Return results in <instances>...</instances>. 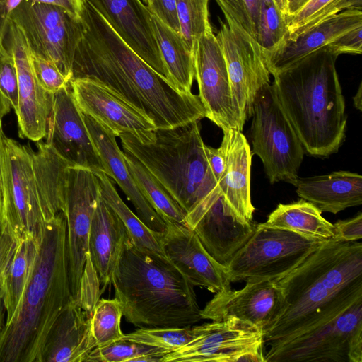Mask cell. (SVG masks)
Masks as SVG:
<instances>
[{"instance_id": "obj_57", "label": "cell", "mask_w": 362, "mask_h": 362, "mask_svg": "<svg viewBox=\"0 0 362 362\" xmlns=\"http://www.w3.org/2000/svg\"><path fill=\"white\" fill-rule=\"evenodd\" d=\"M361 83L360 84L358 89L354 97V105L359 110H361Z\"/></svg>"}, {"instance_id": "obj_38", "label": "cell", "mask_w": 362, "mask_h": 362, "mask_svg": "<svg viewBox=\"0 0 362 362\" xmlns=\"http://www.w3.org/2000/svg\"><path fill=\"white\" fill-rule=\"evenodd\" d=\"M202 325L180 327H139L124 334L122 339L156 346L171 352L196 338L202 332Z\"/></svg>"}, {"instance_id": "obj_24", "label": "cell", "mask_w": 362, "mask_h": 362, "mask_svg": "<svg viewBox=\"0 0 362 362\" xmlns=\"http://www.w3.org/2000/svg\"><path fill=\"white\" fill-rule=\"evenodd\" d=\"M360 26H362L361 8H349L323 21L293 40L284 39L274 51L264 54L270 74L292 66L311 54L326 48L342 34Z\"/></svg>"}, {"instance_id": "obj_47", "label": "cell", "mask_w": 362, "mask_h": 362, "mask_svg": "<svg viewBox=\"0 0 362 362\" xmlns=\"http://www.w3.org/2000/svg\"><path fill=\"white\" fill-rule=\"evenodd\" d=\"M17 239L6 226L0 235V286L4 274L15 252Z\"/></svg>"}, {"instance_id": "obj_58", "label": "cell", "mask_w": 362, "mask_h": 362, "mask_svg": "<svg viewBox=\"0 0 362 362\" xmlns=\"http://www.w3.org/2000/svg\"><path fill=\"white\" fill-rule=\"evenodd\" d=\"M295 0H288V13H289V11L293 4Z\"/></svg>"}, {"instance_id": "obj_52", "label": "cell", "mask_w": 362, "mask_h": 362, "mask_svg": "<svg viewBox=\"0 0 362 362\" xmlns=\"http://www.w3.org/2000/svg\"><path fill=\"white\" fill-rule=\"evenodd\" d=\"M12 108L11 104L0 90V185L1 187V163L3 152V139L5 134L3 132L2 121Z\"/></svg>"}, {"instance_id": "obj_59", "label": "cell", "mask_w": 362, "mask_h": 362, "mask_svg": "<svg viewBox=\"0 0 362 362\" xmlns=\"http://www.w3.org/2000/svg\"><path fill=\"white\" fill-rule=\"evenodd\" d=\"M143 1H145L146 5H147L150 0H143Z\"/></svg>"}, {"instance_id": "obj_5", "label": "cell", "mask_w": 362, "mask_h": 362, "mask_svg": "<svg viewBox=\"0 0 362 362\" xmlns=\"http://www.w3.org/2000/svg\"><path fill=\"white\" fill-rule=\"evenodd\" d=\"M337 57L325 48L272 75L284 111L304 150L313 156L337 152L345 137L347 117Z\"/></svg>"}, {"instance_id": "obj_3", "label": "cell", "mask_w": 362, "mask_h": 362, "mask_svg": "<svg viewBox=\"0 0 362 362\" xmlns=\"http://www.w3.org/2000/svg\"><path fill=\"white\" fill-rule=\"evenodd\" d=\"M16 313L0 334V362H40L47 334L73 298L69 277L66 221L63 212L46 221Z\"/></svg>"}, {"instance_id": "obj_19", "label": "cell", "mask_w": 362, "mask_h": 362, "mask_svg": "<svg viewBox=\"0 0 362 362\" xmlns=\"http://www.w3.org/2000/svg\"><path fill=\"white\" fill-rule=\"evenodd\" d=\"M185 224L194 232L208 253L226 266L254 233L257 223L238 217L221 192L185 216Z\"/></svg>"}, {"instance_id": "obj_2", "label": "cell", "mask_w": 362, "mask_h": 362, "mask_svg": "<svg viewBox=\"0 0 362 362\" xmlns=\"http://www.w3.org/2000/svg\"><path fill=\"white\" fill-rule=\"evenodd\" d=\"M274 281L284 301L280 314L264 332L268 344L316 328L362 298V243L325 241Z\"/></svg>"}, {"instance_id": "obj_10", "label": "cell", "mask_w": 362, "mask_h": 362, "mask_svg": "<svg viewBox=\"0 0 362 362\" xmlns=\"http://www.w3.org/2000/svg\"><path fill=\"white\" fill-rule=\"evenodd\" d=\"M11 20L22 31L30 53L53 63L71 81L83 32L81 17L57 6L23 0Z\"/></svg>"}, {"instance_id": "obj_26", "label": "cell", "mask_w": 362, "mask_h": 362, "mask_svg": "<svg viewBox=\"0 0 362 362\" xmlns=\"http://www.w3.org/2000/svg\"><path fill=\"white\" fill-rule=\"evenodd\" d=\"M95 348L90 334V313L72 300L52 325L40 362H86Z\"/></svg>"}, {"instance_id": "obj_48", "label": "cell", "mask_w": 362, "mask_h": 362, "mask_svg": "<svg viewBox=\"0 0 362 362\" xmlns=\"http://www.w3.org/2000/svg\"><path fill=\"white\" fill-rule=\"evenodd\" d=\"M23 0H0V51L4 49V39L11 23L13 12Z\"/></svg>"}, {"instance_id": "obj_28", "label": "cell", "mask_w": 362, "mask_h": 362, "mask_svg": "<svg viewBox=\"0 0 362 362\" xmlns=\"http://www.w3.org/2000/svg\"><path fill=\"white\" fill-rule=\"evenodd\" d=\"M297 194L322 212L334 214L362 204V176L337 171L310 177H297L293 184Z\"/></svg>"}, {"instance_id": "obj_42", "label": "cell", "mask_w": 362, "mask_h": 362, "mask_svg": "<svg viewBox=\"0 0 362 362\" xmlns=\"http://www.w3.org/2000/svg\"><path fill=\"white\" fill-rule=\"evenodd\" d=\"M0 90L16 111L18 105V74L12 56L0 51Z\"/></svg>"}, {"instance_id": "obj_14", "label": "cell", "mask_w": 362, "mask_h": 362, "mask_svg": "<svg viewBox=\"0 0 362 362\" xmlns=\"http://www.w3.org/2000/svg\"><path fill=\"white\" fill-rule=\"evenodd\" d=\"M69 83L81 112L115 136L128 133L143 144L155 141L153 120L110 88L89 78H74Z\"/></svg>"}, {"instance_id": "obj_53", "label": "cell", "mask_w": 362, "mask_h": 362, "mask_svg": "<svg viewBox=\"0 0 362 362\" xmlns=\"http://www.w3.org/2000/svg\"><path fill=\"white\" fill-rule=\"evenodd\" d=\"M6 227V219L4 209V202L1 187L0 185V235L4 231Z\"/></svg>"}, {"instance_id": "obj_55", "label": "cell", "mask_w": 362, "mask_h": 362, "mask_svg": "<svg viewBox=\"0 0 362 362\" xmlns=\"http://www.w3.org/2000/svg\"><path fill=\"white\" fill-rule=\"evenodd\" d=\"M308 1V0H295L289 11L288 16H292L296 13Z\"/></svg>"}, {"instance_id": "obj_17", "label": "cell", "mask_w": 362, "mask_h": 362, "mask_svg": "<svg viewBox=\"0 0 362 362\" xmlns=\"http://www.w3.org/2000/svg\"><path fill=\"white\" fill-rule=\"evenodd\" d=\"M45 138V142L71 165L104 171L70 83L54 94Z\"/></svg>"}, {"instance_id": "obj_39", "label": "cell", "mask_w": 362, "mask_h": 362, "mask_svg": "<svg viewBox=\"0 0 362 362\" xmlns=\"http://www.w3.org/2000/svg\"><path fill=\"white\" fill-rule=\"evenodd\" d=\"M209 0H176L180 34L194 51L199 39L212 29L209 16Z\"/></svg>"}, {"instance_id": "obj_27", "label": "cell", "mask_w": 362, "mask_h": 362, "mask_svg": "<svg viewBox=\"0 0 362 362\" xmlns=\"http://www.w3.org/2000/svg\"><path fill=\"white\" fill-rule=\"evenodd\" d=\"M127 235L122 221L100 196L91 221L88 260L103 291L110 284Z\"/></svg>"}, {"instance_id": "obj_50", "label": "cell", "mask_w": 362, "mask_h": 362, "mask_svg": "<svg viewBox=\"0 0 362 362\" xmlns=\"http://www.w3.org/2000/svg\"><path fill=\"white\" fill-rule=\"evenodd\" d=\"M35 3L57 6L66 10L71 14L80 17L84 0H27Z\"/></svg>"}, {"instance_id": "obj_37", "label": "cell", "mask_w": 362, "mask_h": 362, "mask_svg": "<svg viewBox=\"0 0 362 362\" xmlns=\"http://www.w3.org/2000/svg\"><path fill=\"white\" fill-rule=\"evenodd\" d=\"M168 353L160 348L121 339L93 349L86 362H161Z\"/></svg>"}, {"instance_id": "obj_51", "label": "cell", "mask_w": 362, "mask_h": 362, "mask_svg": "<svg viewBox=\"0 0 362 362\" xmlns=\"http://www.w3.org/2000/svg\"><path fill=\"white\" fill-rule=\"evenodd\" d=\"M252 27L253 37L256 40L257 35L260 0H243Z\"/></svg>"}, {"instance_id": "obj_13", "label": "cell", "mask_w": 362, "mask_h": 362, "mask_svg": "<svg viewBox=\"0 0 362 362\" xmlns=\"http://www.w3.org/2000/svg\"><path fill=\"white\" fill-rule=\"evenodd\" d=\"M64 196L69 277L73 298L77 302L88 257L91 221L100 196L97 176L88 168L69 166Z\"/></svg>"}, {"instance_id": "obj_34", "label": "cell", "mask_w": 362, "mask_h": 362, "mask_svg": "<svg viewBox=\"0 0 362 362\" xmlns=\"http://www.w3.org/2000/svg\"><path fill=\"white\" fill-rule=\"evenodd\" d=\"M127 167L140 191L162 217L186 226V214L162 184L132 154L124 150Z\"/></svg>"}, {"instance_id": "obj_29", "label": "cell", "mask_w": 362, "mask_h": 362, "mask_svg": "<svg viewBox=\"0 0 362 362\" xmlns=\"http://www.w3.org/2000/svg\"><path fill=\"white\" fill-rule=\"evenodd\" d=\"M36 142L33 162L42 209L47 221L65 211L64 183L66 169L71 165L45 141Z\"/></svg>"}, {"instance_id": "obj_22", "label": "cell", "mask_w": 362, "mask_h": 362, "mask_svg": "<svg viewBox=\"0 0 362 362\" xmlns=\"http://www.w3.org/2000/svg\"><path fill=\"white\" fill-rule=\"evenodd\" d=\"M87 1L143 60L168 79L153 30L151 13L141 0Z\"/></svg>"}, {"instance_id": "obj_36", "label": "cell", "mask_w": 362, "mask_h": 362, "mask_svg": "<svg viewBox=\"0 0 362 362\" xmlns=\"http://www.w3.org/2000/svg\"><path fill=\"white\" fill-rule=\"evenodd\" d=\"M122 316L121 304L115 298L97 300L90 313V334L95 348L108 346L122 338Z\"/></svg>"}, {"instance_id": "obj_46", "label": "cell", "mask_w": 362, "mask_h": 362, "mask_svg": "<svg viewBox=\"0 0 362 362\" xmlns=\"http://www.w3.org/2000/svg\"><path fill=\"white\" fill-rule=\"evenodd\" d=\"M334 225L336 240L352 242L362 238V214L347 220H340Z\"/></svg>"}, {"instance_id": "obj_49", "label": "cell", "mask_w": 362, "mask_h": 362, "mask_svg": "<svg viewBox=\"0 0 362 362\" xmlns=\"http://www.w3.org/2000/svg\"><path fill=\"white\" fill-rule=\"evenodd\" d=\"M206 156L209 167L218 182L224 170V156L221 148H214L206 146Z\"/></svg>"}, {"instance_id": "obj_35", "label": "cell", "mask_w": 362, "mask_h": 362, "mask_svg": "<svg viewBox=\"0 0 362 362\" xmlns=\"http://www.w3.org/2000/svg\"><path fill=\"white\" fill-rule=\"evenodd\" d=\"M353 8H361V0H308L296 13L286 17L285 39L293 40L323 21Z\"/></svg>"}, {"instance_id": "obj_15", "label": "cell", "mask_w": 362, "mask_h": 362, "mask_svg": "<svg viewBox=\"0 0 362 362\" xmlns=\"http://www.w3.org/2000/svg\"><path fill=\"white\" fill-rule=\"evenodd\" d=\"M4 45L13 57L18 74V105L15 112L18 136L33 141L42 140L47 134L54 94L44 90L38 83L25 37L12 21Z\"/></svg>"}, {"instance_id": "obj_9", "label": "cell", "mask_w": 362, "mask_h": 362, "mask_svg": "<svg viewBox=\"0 0 362 362\" xmlns=\"http://www.w3.org/2000/svg\"><path fill=\"white\" fill-rule=\"evenodd\" d=\"M323 242L294 232L257 224L226 267L231 283L274 281L297 267Z\"/></svg>"}, {"instance_id": "obj_40", "label": "cell", "mask_w": 362, "mask_h": 362, "mask_svg": "<svg viewBox=\"0 0 362 362\" xmlns=\"http://www.w3.org/2000/svg\"><path fill=\"white\" fill-rule=\"evenodd\" d=\"M287 35L286 16L274 0H260L259 18L256 40L264 54L277 48Z\"/></svg>"}, {"instance_id": "obj_21", "label": "cell", "mask_w": 362, "mask_h": 362, "mask_svg": "<svg viewBox=\"0 0 362 362\" xmlns=\"http://www.w3.org/2000/svg\"><path fill=\"white\" fill-rule=\"evenodd\" d=\"M166 229L162 245L166 257L194 286L216 293L230 288L225 266L205 250L187 226L164 219Z\"/></svg>"}, {"instance_id": "obj_6", "label": "cell", "mask_w": 362, "mask_h": 362, "mask_svg": "<svg viewBox=\"0 0 362 362\" xmlns=\"http://www.w3.org/2000/svg\"><path fill=\"white\" fill-rule=\"evenodd\" d=\"M154 134L155 141L148 144L128 133L119 137L123 149L148 170L186 215L221 193L208 163L198 121L156 129Z\"/></svg>"}, {"instance_id": "obj_33", "label": "cell", "mask_w": 362, "mask_h": 362, "mask_svg": "<svg viewBox=\"0 0 362 362\" xmlns=\"http://www.w3.org/2000/svg\"><path fill=\"white\" fill-rule=\"evenodd\" d=\"M36 251L35 238H19L0 286L6 311V323L14 315L25 288Z\"/></svg>"}, {"instance_id": "obj_45", "label": "cell", "mask_w": 362, "mask_h": 362, "mask_svg": "<svg viewBox=\"0 0 362 362\" xmlns=\"http://www.w3.org/2000/svg\"><path fill=\"white\" fill-rule=\"evenodd\" d=\"M151 13L174 31L180 33L176 0H150Z\"/></svg>"}, {"instance_id": "obj_41", "label": "cell", "mask_w": 362, "mask_h": 362, "mask_svg": "<svg viewBox=\"0 0 362 362\" xmlns=\"http://www.w3.org/2000/svg\"><path fill=\"white\" fill-rule=\"evenodd\" d=\"M32 66L35 77L46 91L54 93L66 86L70 80L52 62L30 53Z\"/></svg>"}, {"instance_id": "obj_25", "label": "cell", "mask_w": 362, "mask_h": 362, "mask_svg": "<svg viewBox=\"0 0 362 362\" xmlns=\"http://www.w3.org/2000/svg\"><path fill=\"white\" fill-rule=\"evenodd\" d=\"M220 147L224 156V170L218 186L226 202L240 218L252 221L255 208L251 202L252 154L243 133L235 129L223 131Z\"/></svg>"}, {"instance_id": "obj_18", "label": "cell", "mask_w": 362, "mask_h": 362, "mask_svg": "<svg viewBox=\"0 0 362 362\" xmlns=\"http://www.w3.org/2000/svg\"><path fill=\"white\" fill-rule=\"evenodd\" d=\"M194 78L206 117L223 131L238 129L226 61L213 30L203 35L194 51Z\"/></svg>"}, {"instance_id": "obj_43", "label": "cell", "mask_w": 362, "mask_h": 362, "mask_svg": "<svg viewBox=\"0 0 362 362\" xmlns=\"http://www.w3.org/2000/svg\"><path fill=\"white\" fill-rule=\"evenodd\" d=\"M216 1L227 22L234 23L253 37L251 22L243 0H216Z\"/></svg>"}, {"instance_id": "obj_12", "label": "cell", "mask_w": 362, "mask_h": 362, "mask_svg": "<svg viewBox=\"0 0 362 362\" xmlns=\"http://www.w3.org/2000/svg\"><path fill=\"white\" fill-rule=\"evenodd\" d=\"M228 74L238 130L251 117L257 91L270 83L263 49L249 33L233 23H222L216 35Z\"/></svg>"}, {"instance_id": "obj_11", "label": "cell", "mask_w": 362, "mask_h": 362, "mask_svg": "<svg viewBox=\"0 0 362 362\" xmlns=\"http://www.w3.org/2000/svg\"><path fill=\"white\" fill-rule=\"evenodd\" d=\"M33 149L7 137L3 139L1 191L6 226L16 238H35L47 221L42 209Z\"/></svg>"}, {"instance_id": "obj_8", "label": "cell", "mask_w": 362, "mask_h": 362, "mask_svg": "<svg viewBox=\"0 0 362 362\" xmlns=\"http://www.w3.org/2000/svg\"><path fill=\"white\" fill-rule=\"evenodd\" d=\"M268 344L265 362H362V298L316 328Z\"/></svg>"}, {"instance_id": "obj_56", "label": "cell", "mask_w": 362, "mask_h": 362, "mask_svg": "<svg viewBox=\"0 0 362 362\" xmlns=\"http://www.w3.org/2000/svg\"><path fill=\"white\" fill-rule=\"evenodd\" d=\"M5 313L6 310L0 296V334L4 329V326L6 325Z\"/></svg>"}, {"instance_id": "obj_4", "label": "cell", "mask_w": 362, "mask_h": 362, "mask_svg": "<svg viewBox=\"0 0 362 362\" xmlns=\"http://www.w3.org/2000/svg\"><path fill=\"white\" fill-rule=\"evenodd\" d=\"M125 320L139 327H180L202 320L194 286L164 255L127 235L111 276Z\"/></svg>"}, {"instance_id": "obj_7", "label": "cell", "mask_w": 362, "mask_h": 362, "mask_svg": "<svg viewBox=\"0 0 362 362\" xmlns=\"http://www.w3.org/2000/svg\"><path fill=\"white\" fill-rule=\"evenodd\" d=\"M251 117V154L259 157L272 184L285 181L293 185L305 151L272 83L257 91Z\"/></svg>"}, {"instance_id": "obj_1", "label": "cell", "mask_w": 362, "mask_h": 362, "mask_svg": "<svg viewBox=\"0 0 362 362\" xmlns=\"http://www.w3.org/2000/svg\"><path fill=\"white\" fill-rule=\"evenodd\" d=\"M80 17L83 32L75 53L71 79L89 78L100 82L147 115L156 129L206 117L198 95L180 91L151 68L87 0Z\"/></svg>"}, {"instance_id": "obj_30", "label": "cell", "mask_w": 362, "mask_h": 362, "mask_svg": "<svg viewBox=\"0 0 362 362\" xmlns=\"http://www.w3.org/2000/svg\"><path fill=\"white\" fill-rule=\"evenodd\" d=\"M151 23L168 80L180 91L192 93L194 54L182 37L151 14Z\"/></svg>"}, {"instance_id": "obj_31", "label": "cell", "mask_w": 362, "mask_h": 362, "mask_svg": "<svg viewBox=\"0 0 362 362\" xmlns=\"http://www.w3.org/2000/svg\"><path fill=\"white\" fill-rule=\"evenodd\" d=\"M262 224L320 241L336 240L334 225L322 216L317 207L303 199L290 204H279Z\"/></svg>"}, {"instance_id": "obj_44", "label": "cell", "mask_w": 362, "mask_h": 362, "mask_svg": "<svg viewBox=\"0 0 362 362\" xmlns=\"http://www.w3.org/2000/svg\"><path fill=\"white\" fill-rule=\"evenodd\" d=\"M361 32L362 26L354 28L338 37L326 49L337 57L343 54H361Z\"/></svg>"}, {"instance_id": "obj_16", "label": "cell", "mask_w": 362, "mask_h": 362, "mask_svg": "<svg viewBox=\"0 0 362 362\" xmlns=\"http://www.w3.org/2000/svg\"><path fill=\"white\" fill-rule=\"evenodd\" d=\"M263 330L235 317L202 324L201 333L166 354L161 362H235L240 354L263 349Z\"/></svg>"}, {"instance_id": "obj_23", "label": "cell", "mask_w": 362, "mask_h": 362, "mask_svg": "<svg viewBox=\"0 0 362 362\" xmlns=\"http://www.w3.org/2000/svg\"><path fill=\"white\" fill-rule=\"evenodd\" d=\"M83 115L89 134L97 148L104 172L115 182L132 202L137 216L151 230L164 233L166 224L143 195L126 163L116 136L90 117Z\"/></svg>"}, {"instance_id": "obj_54", "label": "cell", "mask_w": 362, "mask_h": 362, "mask_svg": "<svg viewBox=\"0 0 362 362\" xmlns=\"http://www.w3.org/2000/svg\"><path fill=\"white\" fill-rule=\"evenodd\" d=\"M279 10L286 17L288 15V0H274Z\"/></svg>"}, {"instance_id": "obj_20", "label": "cell", "mask_w": 362, "mask_h": 362, "mask_svg": "<svg viewBox=\"0 0 362 362\" xmlns=\"http://www.w3.org/2000/svg\"><path fill=\"white\" fill-rule=\"evenodd\" d=\"M283 294L274 281H247L239 290L221 291L201 309L202 320L221 321L235 317L253 325L263 333L277 318Z\"/></svg>"}, {"instance_id": "obj_32", "label": "cell", "mask_w": 362, "mask_h": 362, "mask_svg": "<svg viewBox=\"0 0 362 362\" xmlns=\"http://www.w3.org/2000/svg\"><path fill=\"white\" fill-rule=\"evenodd\" d=\"M100 196L123 223L133 242L139 247L166 256L162 245L163 233L149 228L122 201L113 180L102 170H94Z\"/></svg>"}]
</instances>
